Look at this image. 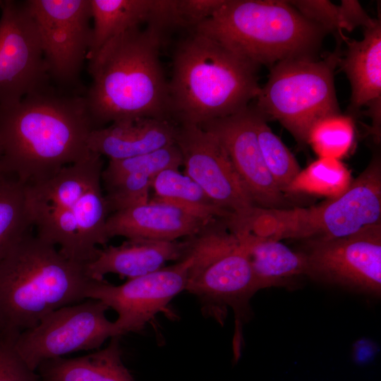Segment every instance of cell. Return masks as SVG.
Masks as SVG:
<instances>
[{
    "mask_svg": "<svg viewBox=\"0 0 381 381\" xmlns=\"http://www.w3.org/2000/svg\"><path fill=\"white\" fill-rule=\"evenodd\" d=\"M92 130L84 95L53 85L0 105L4 171L25 185L46 180L90 153Z\"/></svg>",
    "mask_w": 381,
    "mask_h": 381,
    "instance_id": "cell-1",
    "label": "cell"
},
{
    "mask_svg": "<svg viewBox=\"0 0 381 381\" xmlns=\"http://www.w3.org/2000/svg\"><path fill=\"white\" fill-rule=\"evenodd\" d=\"M168 33L152 25L114 37L89 59L84 97L94 129L133 118L171 120L169 81L160 61Z\"/></svg>",
    "mask_w": 381,
    "mask_h": 381,
    "instance_id": "cell-2",
    "label": "cell"
},
{
    "mask_svg": "<svg viewBox=\"0 0 381 381\" xmlns=\"http://www.w3.org/2000/svg\"><path fill=\"white\" fill-rule=\"evenodd\" d=\"M188 32L172 57V121L198 126L246 108L260 89L259 66L205 33Z\"/></svg>",
    "mask_w": 381,
    "mask_h": 381,
    "instance_id": "cell-3",
    "label": "cell"
},
{
    "mask_svg": "<svg viewBox=\"0 0 381 381\" xmlns=\"http://www.w3.org/2000/svg\"><path fill=\"white\" fill-rule=\"evenodd\" d=\"M85 264L25 234L0 259V339L13 343L52 312L86 299Z\"/></svg>",
    "mask_w": 381,
    "mask_h": 381,
    "instance_id": "cell-4",
    "label": "cell"
},
{
    "mask_svg": "<svg viewBox=\"0 0 381 381\" xmlns=\"http://www.w3.org/2000/svg\"><path fill=\"white\" fill-rule=\"evenodd\" d=\"M258 66L314 57L327 33L289 1L224 0L195 28Z\"/></svg>",
    "mask_w": 381,
    "mask_h": 381,
    "instance_id": "cell-5",
    "label": "cell"
},
{
    "mask_svg": "<svg viewBox=\"0 0 381 381\" xmlns=\"http://www.w3.org/2000/svg\"><path fill=\"white\" fill-rule=\"evenodd\" d=\"M183 258H190L185 290L195 296L201 311L222 324L229 307L236 318L235 341L258 291L247 248L226 222L213 219L184 238Z\"/></svg>",
    "mask_w": 381,
    "mask_h": 381,
    "instance_id": "cell-6",
    "label": "cell"
},
{
    "mask_svg": "<svg viewBox=\"0 0 381 381\" xmlns=\"http://www.w3.org/2000/svg\"><path fill=\"white\" fill-rule=\"evenodd\" d=\"M381 222V166L374 158L341 195L307 208L255 207L242 234L277 241H322Z\"/></svg>",
    "mask_w": 381,
    "mask_h": 381,
    "instance_id": "cell-7",
    "label": "cell"
},
{
    "mask_svg": "<svg viewBox=\"0 0 381 381\" xmlns=\"http://www.w3.org/2000/svg\"><path fill=\"white\" fill-rule=\"evenodd\" d=\"M341 56L337 49L321 60L300 57L277 62L271 66L254 107L267 121L277 120L299 144H307L315 121L340 112L334 72Z\"/></svg>",
    "mask_w": 381,
    "mask_h": 381,
    "instance_id": "cell-8",
    "label": "cell"
},
{
    "mask_svg": "<svg viewBox=\"0 0 381 381\" xmlns=\"http://www.w3.org/2000/svg\"><path fill=\"white\" fill-rule=\"evenodd\" d=\"M102 156L91 152L53 176L25 185L27 207L36 235L83 264L78 224L89 189L102 180Z\"/></svg>",
    "mask_w": 381,
    "mask_h": 381,
    "instance_id": "cell-9",
    "label": "cell"
},
{
    "mask_svg": "<svg viewBox=\"0 0 381 381\" xmlns=\"http://www.w3.org/2000/svg\"><path fill=\"white\" fill-rule=\"evenodd\" d=\"M52 84L84 95L80 77L92 42L90 0H27Z\"/></svg>",
    "mask_w": 381,
    "mask_h": 381,
    "instance_id": "cell-10",
    "label": "cell"
},
{
    "mask_svg": "<svg viewBox=\"0 0 381 381\" xmlns=\"http://www.w3.org/2000/svg\"><path fill=\"white\" fill-rule=\"evenodd\" d=\"M108 306L87 299L61 307L13 341L18 355L32 370L44 361L99 349L109 338L119 337L114 322L106 315Z\"/></svg>",
    "mask_w": 381,
    "mask_h": 381,
    "instance_id": "cell-11",
    "label": "cell"
},
{
    "mask_svg": "<svg viewBox=\"0 0 381 381\" xmlns=\"http://www.w3.org/2000/svg\"><path fill=\"white\" fill-rule=\"evenodd\" d=\"M175 143L182 155L184 174L231 214L229 229L241 231L256 206L221 143L197 125L181 123Z\"/></svg>",
    "mask_w": 381,
    "mask_h": 381,
    "instance_id": "cell-12",
    "label": "cell"
},
{
    "mask_svg": "<svg viewBox=\"0 0 381 381\" xmlns=\"http://www.w3.org/2000/svg\"><path fill=\"white\" fill-rule=\"evenodd\" d=\"M1 10L0 105H8L52 84L25 1H4Z\"/></svg>",
    "mask_w": 381,
    "mask_h": 381,
    "instance_id": "cell-13",
    "label": "cell"
},
{
    "mask_svg": "<svg viewBox=\"0 0 381 381\" xmlns=\"http://www.w3.org/2000/svg\"><path fill=\"white\" fill-rule=\"evenodd\" d=\"M306 275L363 292L381 293V222L341 238L307 241Z\"/></svg>",
    "mask_w": 381,
    "mask_h": 381,
    "instance_id": "cell-14",
    "label": "cell"
},
{
    "mask_svg": "<svg viewBox=\"0 0 381 381\" xmlns=\"http://www.w3.org/2000/svg\"><path fill=\"white\" fill-rule=\"evenodd\" d=\"M190 264V258H184L174 265L129 279L120 285L104 279H90L85 297L99 300L117 313L114 323L119 337L139 332L185 290Z\"/></svg>",
    "mask_w": 381,
    "mask_h": 381,
    "instance_id": "cell-15",
    "label": "cell"
},
{
    "mask_svg": "<svg viewBox=\"0 0 381 381\" xmlns=\"http://www.w3.org/2000/svg\"><path fill=\"white\" fill-rule=\"evenodd\" d=\"M256 116L254 106L249 104L237 113L198 126L221 143L256 207L285 208V195L274 183L260 149Z\"/></svg>",
    "mask_w": 381,
    "mask_h": 381,
    "instance_id": "cell-16",
    "label": "cell"
},
{
    "mask_svg": "<svg viewBox=\"0 0 381 381\" xmlns=\"http://www.w3.org/2000/svg\"><path fill=\"white\" fill-rule=\"evenodd\" d=\"M210 221L151 198L146 203L110 214L106 231L109 239L122 236L127 239L174 241L193 236Z\"/></svg>",
    "mask_w": 381,
    "mask_h": 381,
    "instance_id": "cell-17",
    "label": "cell"
},
{
    "mask_svg": "<svg viewBox=\"0 0 381 381\" xmlns=\"http://www.w3.org/2000/svg\"><path fill=\"white\" fill-rule=\"evenodd\" d=\"M361 40H346L347 49L339 64L351 85L349 111L356 113L369 107L374 133L380 131L381 23L363 28Z\"/></svg>",
    "mask_w": 381,
    "mask_h": 381,
    "instance_id": "cell-18",
    "label": "cell"
},
{
    "mask_svg": "<svg viewBox=\"0 0 381 381\" xmlns=\"http://www.w3.org/2000/svg\"><path fill=\"white\" fill-rule=\"evenodd\" d=\"M184 251L183 240L127 239L119 246L99 248L85 264V272L95 280H102L109 273L133 279L157 271L168 261L181 260Z\"/></svg>",
    "mask_w": 381,
    "mask_h": 381,
    "instance_id": "cell-19",
    "label": "cell"
},
{
    "mask_svg": "<svg viewBox=\"0 0 381 381\" xmlns=\"http://www.w3.org/2000/svg\"><path fill=\"white\" fill-rule=\"evenodd\" d=\"M177 123L171 120L133 118L94 129L90 134V152L109 159L145 154L175 143Z\"/></svg>",
    "mask_w": 381,
    "mask_h": 381,
    "instance_id": "cell-20",
    "label": "cell"
},
{
    "mask_svg": "<svg viewBox=\"0 0 381 381\" xmlns=\"http://www.w3.org/2000/svg\"><path fill=\"white\" fill-rule=\"evenodd\" d=\"M92 27L87 59L114 37L145 23H160L168 0H90Z\"/></svg>",
    "mask_w": 381,
    "mask_h": 381,
    "instance_id": "cell-21",
    "label": "cell"
},
{
    "mask_svg": "<svg viewBox=\"0 0 381 381\" xmlns=\"http://www.w3.org/2000/svg\"><path fill=\"white\" fill-rule=\"evenodd\" d=\"M119 337L85 356L42 362L37 369L41 381H135L123 363Z\"/></svg>",
    "mask_w": 381,
    "mask_h": 381,
    "instance_id": "cell-22",
    "label": "cell"
},
{
    "mask_svg": "<svg viewBox=\"0 0 381 381\" xmlns=\"http://www.w3.org/2000/svg\"><path fill=\"white\" fill-rule=\"evenodd\" d=\"M237 236L247 248L258 291L282 285L295 276L306 275L303 252H295L277 240L248 233Z\"/></svg>",
    "mask_w": 381,
    "mask_h": 381,
    "instance_id": "cell-23",
    "label": "cell"
},
{
    "mask_svg": "<svg viewBox=\"0 0 381 381\" xmlns=\"http://www.w3.org/2000/svg\"><path fill=\"white\" fill-rule=\"evenodd\" d=\"M153 200L179 207L205 220L223 219L226 224L231 214L219 207L192 179L179 169H167L158 173L152 182Z\"/></svg>",
    "mask_w": 381,
    "mask_h": 381,
    "instance_id": "cell-24",
    "label": "cell"
},
{
    "mask_svg": "<svg viewBox=\"0 0 381 381\" xmlns=\"http://www.w3.org/2000/svg\"><path fill=\"white\" fill-rule=\"evenodd\" d=\"M352 182L349 170L340 159L318 157L301 169L284 190V194H306L336 198Z\"/></svg>",
    "mask_w": 381,
    "mask_h": 381,
    "instance_id": "cell-25",
    "label": "cell"
},
{
    "mask_svg": "<svg viewBox=\"0 0 381 381\" xmlns=\"http://www.w3.org/2000/svg\"><path fill=\"white\" fill-rule=\"evenodd\" d=\"M33 228L28 210L25 185L14 176H0V259Z\"/></svg>",
    "mask_w": 381,
    "mask_h": 381,
    "instance_id": "cell-26",
    "label": "cell"
},
{
    "mask_svg": "<svg viewBox=\"0 0 381 381\" xmlns=\"http://www.w3.org/2000/svg\"><path fill=\"white\" fill-rule=\"evenodd\" d=\"M304 17L322 28L326 32H337L344 40L342 30L351 31L362 26L374 24L372 19L357 1H341L339 6L329 1H289Z\"/></svg>",
    "mask_w": 381,
    "mask_h": 381,
    "instance_id": "cell-27",
    "label": "cell"
},
{
    "mask_svg": "<svg viewBox=\"0 0 381 381\" xmlns=\"http://www.w3.org/2000/svg\"><path fill=\"white\" fill-rule=\"evenodd\" d=\"M355 137L352 118L339 113L320 118L310 128L307 144L318 157L340 159L350 151Z\"/></svg>",
    "mask_w": 381,
    "mask_h": 381,
    "instance_id": "cell-28",
    "label": "cell"
},
{
    "mask_svg": "<svg viewBox=\"0 0 381 381\" xmlns=\"http://www.w3.org/2000/svg\"><path fill=\"white\" fill-rule=\"evenodd\" d=\"M256 111V134L262 157L274 183L284 193L301 169L294 155L268 126L267 120Z\"/></svg>",
    "mask_w": 381,
    "mask_h": 381,
    "instance_id": "cell-29",
    "label": "cell"
},
{
    "mask_svg": "<svg viewBox=\"0 0 381 381\" xmlns=\"http://www.w3.org/2000/svg\"><path fill=\"white\" fill-rule=\"evenodd\" d=\"M183 158L176 143L140 155L109 159L102 171V183H107L130 173H145L155 176L167 169H179Z\"/></svg>",
    "mask_w": 381,
    "mask_h": 381,
    "instance_id": "cell-30",
    "label": "cell"
},
{
    "mask_svg": "<svg viewBox=\"0 0 381 381\" xmlns=\"http://www.w3.org/2000/svg\"><path fill=\"white\" fill-rule=\"evenodd\" d=\"M154 176L145 173H130L102 183L109 214L146 203Z\"/></svg>",
    "mask_w": 381,
    "mask_h": 381,
    "instance_id": "cell-31",
    "label": "cell"
},
{
    "mask_svg": "<svg viewBox=\"0 0 381 381\" xmlns=\"http://www.w3.org/2000/svg\"><path fill=\"white\" fill-rule=\"evenodd\" d=\"M0 381H41L18 355L13 342L0 339Z\"/></svg>",
    "mask_w": 381,
    "mask_h": 381,
    "instance_id": "cell-32",
    "label": "cell"
},
{
    "mask_svg": "<svg viewBox=\"0 0 381 381\" xmlns=\"http://www.w3.org/2000/svg\"><path fill=\"white\" fill-rule=\"evenodd\" d=\"M224 0H176L177 11L182 29L195 28L210 18Z\"/></svg>",
    "mask_w": 381,
    "mask_h": 381,
    "instance_id": "cell-33",
    "label": "cell"
},
{
    "mask_svg": "<svg viewBox=\"0 0 381 381\" xmlns=\"http://www.w3.org/2000/svg\"><path fill=\"white\" fill-rule=\"evenodd\" d=\"M5 173L3 168V163H2V152L0 146V176Z\"/></svg>",
    "mask_w": 381,
    "mask_h": 381,
    "instance_id": "cell-34",
    "label": "cell"
},
{
    "mask_svg": "<svg viewBox=\"0 0 381 381\" xmlns=\"http://www.w3.org/2000/svg\"><path fill=\"white\" fill-rule=\"evenodd\" d=\"M4 4V1L0 0V8Z\"/></svg>",
    "mask_w": 381,
    "mask_h": 381,
    "instance_id": "cell-35",
    "label": "cell"
}]
</instances>
